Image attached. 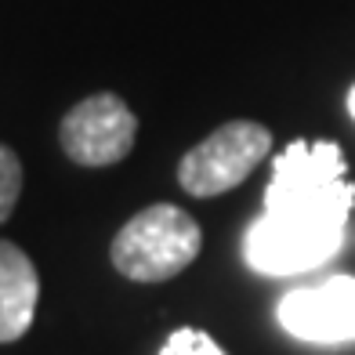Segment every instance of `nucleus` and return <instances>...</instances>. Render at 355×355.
<instances>
[{
    "mask_svg": "<svg viewBox=\"0 0 355 355\" xmlns=\"http://www.w3.org/2000/svg\"><path fill=\"white\" fill-rule=\"evenodd\" d=\"M203 232L192 214L174 203L138 211L112 239V265L135 283H164L200 257Z\"/></svg>",
    "mask_w": 355,
    "mask_h": 355,
    "instance_id": "obj_2",
    "label": "nucleus"
},
{
    "mask_svg": "<svg viewBox=\"0 0 355 355\" xmlns=\"http://www.w3.org/2000/svg\"><path fill=\"white\" fill-rule=\"evenodd\" d=\"M138 116L120 94L102 91L76 102L58 127V141L66 156L80 167H112L135 149Z\"/></svg>",
    "mask_w": 355,
    "mask_h": 355,
    "instance_id": "obj_4",
    "label": "nucleus"
},
{
    "mask_svg": "<svg viewBox=\"0 0 355 355\" xmlns=\"http://www.w3.org/2000/svg\"><path fill=\"white\" fill-rule=\"evenodd\" d=\"M40 301L37 265L22 247L0 239V345H11L33 327Z\"/></svg>",
    "mask_w": 355,
    "mask_h": 355,
    "instance_id": "obj_6",
    "label": "nucleus"
},
{
    "mask_svg": "<svg viewBox=\"0 0 355 355\" xmlns=\"http://www.w3.org/2000/svg\"><path fill=\"white\" fill-rule=\"evenodd\" d=\"M268 153H272L268 127L254 120H229L182 156L178 185L196 200L221 196V192L243 185Z\"/></svg>",
    "mask_w": 355,
    "mask_h": 355,
    "instance_id": "obj_3",
    "label": "nucleus"
},
{
    "mask_svg": "<svg viewBox=\"0 0 355 355\" xmlns=\"http://www.w3.org/2000/svg\"><path fill=\"white\" fill-rule=\"evenodd\" d=\"M19 196H22V164L15 156V149H8L0 141V225L11 218Z\"/></svg>",
    "mask_w": 355,
    "mask_h": 355,
    "instance_id": "obj_7",
    "label": "nucleus"
},
{
    "mask_svg": "<svg viewBox=\"0 0 355 355\" xmlns=\"http://www.w3.org/2000/svg\"><path fill=\"white\" fill-rule=\"evenodd\" d=\"M348 112H352V120H355V84L348 87Z\"/></svg>",
    "mask_w": 355,
    "mask_h": 355,
    "instance_id": "obj_9",
    "label": "nucleus"
},
{
    "mask_svg": "<svg viewBox=\"0 0 355 355\" xmlns=\"http://www.w3.org/2000/svg\"><path fill=\"white\" fill-rule=\"evenodd\" d=\"M279 327L312 345L355 341V276H330L319 286L290 290L276 309Z\"/></svg>",
    "mask_w": 355,
    "mask_h": 355,
    "instance_id": "obj_5",
    "label": "nucleus"
},
{
    "mask_svg": "<svg viewBox=\"0 0 355 355\" xmlns=\"http://www.w3.org/2000/svg\"><path fill=\"white\" fill-rule=\"evenodd\" d=\"M159 355H229V352H225L211 334H203L196 327H182L164 341Z\"/></svg>",
    "mask_w": 355,
    "mask_h": 355,
    "instance_id": "obj_8",
    "label": "nucleus"
},
{
    "mask_svg": "<svg viewBox=\"0 0 355 355\" xmlns=\"http://www.w3.org/2000/svg\"><path fill=\"white\" fill-rule=\"evenodd\" d=\"M355 185L337 141H290L272 159L265 214L243 236V261L261 276H297L341 250Z\"/></svg>",
    "mask_w": 355,
    "mask_h": 355,
    "instance_id": "obj_1",
    "label": "nucleus"
}]
</instances>
